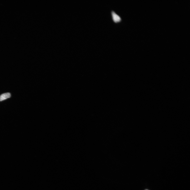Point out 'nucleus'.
I'll list each match as a JSON object with an SVG mask.
<instances>
[{"instance_id": "f257e3e1", "label": "nucleus", "mask_w": 190, "mask_h": 190, "mask_svg": "<svg viewBox=\"0 0 190 190\" xmlns=\"http://www.w3.org/2000/svg\"><path fill=\"white\" fill-rule=\"evenodd\" d=\"M111 14L113 21L115 23H118L122 21V19L120 16L114 11H112Z\"/></svg>"}, {"instance_id": "f03ea898", "label": "nucleus", "mask_w": 190, "mask_h": 190, "mask_svg": "<svg viewBox=\"0 0 190 190\" xmlns=\"http://www.w3.org/2000/svg\"><path fill=\"white\" fill-rule=\"evenodd\" d=\"M11 97V94L9 93L3 94L0 96V101H2L10 98Z\"/></svg>"}]
</instances>
